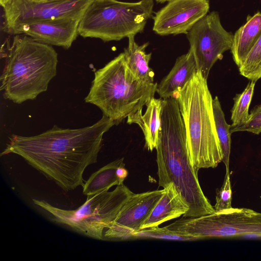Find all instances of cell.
<instances>
[{
	"instance_id": "6da1fadb",
	"label": "cell",
	"mask_w": 261,
	"mask_h": 261,
	"mask_svg": "<svg viewBox=\"0 0 261 261\" xmlns=\"http://www.w3.org/2000/svg\"><path fill=\"white\" fill-rule=\"evenodd\" d=\"M115 123L103 115L94 124L77 129H51L33 136L12 135L1 156L13 153L65 191L84 185L86 168L96 163L103 135Z\"/></svg>"
},
{
	"instance_id": "7a4b0ae2",
	"label": "cell",
	"mask_w": 261,
	"mask_h": 261,
	"mask_svg": "<svg viewBox=\"0 0 261 261\" xmlns=\"http://www.w3.org/2000/svg\"><path fill=\"white\" fill-rule=\"evenodd\" d=\"M161 126L156 149L159 186L172 184L189 211L185 217H197L215 212L204 194L188 153L186 130L178 102L174 97L163 99Z\"/></svg>"
},
{
	"instance_id": "3957f363",
	"label": "cell",
	"mask_w": 261,
	"mask_h": 261,
	"mask_svg": "<svg viewBox=\"0 0 261 261\" xmlns=\"http://www.w3.org/2000/svg\"><path fill=\"white\" fill-rule=\"evenodd\" d=\"M1 76L4 97L20 104L47 90L57 74L58 54L50 45L16 35L6 55Z\"/></svg>"
},
{
	"instance_id": "277c9868",
	"label": "cell",
	"mask_w": 261,
	"mask_h": 261,
	"mask_svg": "<svg viewBox=\"0 0 261 261\" xmlns=\"http://www.w3.org/2000/svg\"><path fill=\"white\" fill-rule=\"evenodd\" d=\"M184 123L187 147L191 164L196 172L215 168L222 161L207 80L197 70L181 89L173 94Z\"/></svg>"
},
{
	"instance_id": "5b68a950",
	"label": "cell",
	"mask_w": 261,
	"mask_h": 261,
	"mask_svg": "<svg viewBox=\"0 0 261 261\" xmlns=\"http://www.w3.org/2000/svg\"><path fill=\"white\" fill-rule=\"evenodd\" d=\"M157 83L146 84L129 69L123 53L94 73L85 102L95 105L118 125L154 97Z\"/></svg>"
},
{
	"instance_id": "8992f818",
	"label": "cell",
	"mask_w": 261,
	"mask_h": 261,
	"mask_svg": "<svg viewBox=\"0 0 261 261\" xmlns=\"http://www.w3.org/2000/svg\"><path fill=\"white\" fill-rule=\"evenodd\" d=\"M153 0L125 2L93 0L79 25V34L103 41H119L143 32L152 16Z\"/></svg>"
},
{
	"instance_id": "52a82bcc",
	"label": "cell",
	"mask_w": 261,
	"mask_h": 261,
	"mask_svg": "<svg viewBox=\"0 0 261 261\" xmlns=\"http://www.w3.org/2000/svg\"><path fill=\"white\" fill-rule=\"evenodd\" d=\"M133 194L124 184L118 185L112 191L88 196L81 206L72 210L55 207L43 200L33 199V201L49 214L54 222L80 234L101 240L104 238V229L111 225Z\"/></svg>"
},
{
	"instance_id": "ba28073f",
	"label": "cell",
	"mask_w": 261,
	"mask_h": 261,
	"mask_svg": "<svg viewBox=\"0 0 261 261\" xmlns=\"http://www.w3.org/2000/svg\"><path fill=\"white\" fill-rule=\"evenodd\" d=\"M167 228L203 240L244 236L261 237V213L233 208L197 217H183Z\"/></svg>"
},
{
	"instance_id": "9c48e42d",
	"label": "cell",
	"mask_w": 261,
	"mask_h": 261,
	"mask_svg": "<svg viewBox=\"0 0 261 261\" xmlns=\"http://www.w3.org/2000/svg\"><path fill=\"white\" fill-rule=\"evenodd\" d=\"M197 70L207 79L214 64L230 50L233 35L222 26L219 14L212 11L200 19L186 34Z\"/></svg>"
},
{
	"instance_id": "30bf717a",
	"label": "cell",
	"mask_w": 261,
	"mask_h": 261,
	"mask_svg": "<svg viewBox=\"0 0 261 261\" xmlns=\"http://www.w3.org/2000/svg\"><path fill=\"white\" fill-rule=\"evenodd\" d=\"M93 0H10L3 8L10 32L22 24L64 17L82 18Z\"/></svg>"
},
{
	"instance_id": "8fae6325",
	"label": "cell",
	"mask_w": 261,
	"mask_h": 261,
	"mask_svg": "<svg viewBox=\"0 0 261 261\" xmlns=\"http://www.w3.org/2000/svg\"><path fill=\"white\" fill-rule=\"evenodd\" d=\"M209 9L208 0H170L153 16V31L161 36L187 34Z\"/></svg>"
},
{
	"instance_id": "7c38bea8",
	"label": "cell",
	"mask_w": 261,
	"mask_h": 261,
	"mask_svg": "<svg viewBox=\"0 0 261 261\" xmlns=\"http://www.w3.org/2000/svg\"><path fill=\"white\" fill-rule=\"evenodd\" d=\"M164 189L133 194L103 233L107 239L132 240L161 197Z\"/></svg>"
},
{
	"instance_id": "4fadbf2b",
	"label": "cell",
	"mask_w": 261,
	"mask_h": 261,
	"mask_svg": "<svg viewBox=\"0 0 261 261\" xmlns=\"http://www.w3.org/2000/svg\"><path fill=\"white\" fill-rule=\"evenodd\" d=\"M81 18L64 17L24 23L11 33L26 35L41 42L68 49L79 34Z\"/></svg>"
},
{
	"instance_id": "5bb4252c",
	"label": "cell",
	"mask_w": 261,
	"mask_h": 261,
	"mask_svg": "<svg viewBox=\"0 0 261 261\" xmlns=\"http://www.w3.org/2000/svg\"><path fill=\"white\" fill-rule=\"evenodd\" d=\"M163 189L161 197L142 224L141 229L159 226L184 215L189 211V206L172 184Z\"/></svg>"
},
{
	"instance_id": "9a60e30c",
	"label": "cell",
	"mask_w": 261,
	"mask_h": 261,
	"mask_svg": "<svg viewBox=\"0 0 261 261\" xmlns=\"http://www.w3.org/2000/svg\"><path fill=\"white\" fill-rule=\"evenodd\" d=\"M163 100L153 97L146 104L144 114L141 109L127 117V124L136 123L140 126L144 136L145 148L150 151L156 148L159 142Z\"/></svg>"
},
{
	"instance_id": "2e32d148",
	"label": "cell",
	"mask_w": 261,
	"mask_h": 261,
	"mask_svg": "<svg viewBox=\"0 0 261 261\" xmlns=\"http://www.w3.org/2000/svg\"><path fill=\"white\" fill-rule=\"evenodd\" d=\"M196 71L195 58L189 49L188 53L177 58L169 73L158 84L156 92L162 99L173 97L174 93L182 88Z\"/></svg>"
},
{
	"instance_id": "e0dca14e",
	"label": "cell",
	"mask_w": 261,
	"mask_h": 261,
	"mask_svg": "<svg viewBox=\"0 0 261 261\" xmlns=\"http://www.w3.org/2000/svg\"><path fill=\"white\" fill-rule=\"evenodd\" d=\"M261 36V12L248 16L246 23L233 35L231 53L239 67Z\"/></svg>"
},
{
	"instance_id": "ac0fdd59",
	"label": "cell",
	"mask_w": 261,
	"mask_h": 261,
	"mask_svg": "<svg viewBox=\"0 0 261 261\" xmlns=\"http://www.w3.org/2000/svg\"><path fill=\"white\" fill-rule=\"evenodd\" d=\"M128 39V45L124 49L123 54L129 69L143 83H153L154 73L149 66L151 53L147 54L145 51L148 42L140 45L136 42L135 36H130Z\"/></svg>"
},
{
	"instance_id": "d6986e66",
	"label": "cell",
	"mask_w": 261,
	"mask_h": 261,
	"mask_svg": "<svg viewBox=\"0 0 261 261\" xmlns=\"http://www.w3.org/2000/svg\"><path fill=\"white\" fill-rule=\"evenodd\" d=\"M123 161V158L116 160L93 173L84 183L83 194L91 196L120 185L116 171L119 167L125 166Z\"/></svg>"
},
{
	"instance_id": "ffe728a7",
	"label": "cell",
	"mask_w": 261,
	"mask_h": 261,
	"mask_svg": "<svg viewBox=\"0 0 261 261\" xmlns=\"http://www.w3.org/2000/svg\"><path fill=\"white\" fill-rule=\"evenodd\" d=\"M213 108L217 133L223 153L222 162L226 170H229V155L231 147L230 125L226 122L224 114L217 96L213 99Z\"/></svg>"
},
{
	"instance_id": "44dd1931",
	"label": "cell",
	"mask_w": 261,
	"mask_h": 261,
	"mask_svg": "<svg viewBox=\"0 0 261 261\" xmlns=\"http://www.w3.org/2000/svg\"><path fill=\"white\" fill-rule=\"evenodd\" d=\"M256 82L250 81L242 93L234 97V105L231 110L232 124H239L249 119V108L251 103Z\"/></svg>"
},
{
	"instance_id": "7402d4cb",
	"label": "cell",
	"mask_w": 261,
	"mask_h": 261,
	"mask_svg": "<svg viewBox=\"0 0 261 261\" xmlns=\"http://www.w3.org/2000/svg\"><path fill=\"white\" fill-rule=\"evenodd\" d=\"M155 239L171 241H193L199 240L197 238L171 230L166 226H159L142 229L137 231L132 240Z\"/></svg>"
},
{
	"instance_id": "603a6c76",
	"label": "cell",
	"mask_w": 261,
	"mask_h": 261,
	"mask_svg": "<svg viewBox=\"0 0 261 261\" xmlns=\"http://www.w3.org/2000/svg\"><path fill=\"white\" fill-rule=\"evenodd\" d=\"M240 74L250 81L261 78V36L239 67Z\"/></svg>"
},
{
	"instance_id": "cb8c5ba5",
	"label": "cell",
	"mask_w": 261,
	"mask_h": 261,
	"mask_svg": "<svg viewBox=\"0 0 261 261\" xmlns=\"http://www.w3.org/2000/svg\"><path fill=\"white\" fill-rule=\"evenodd\" d=\"M223 184L216 192V203L214 206L215 212H219L232 208V190L230 181L229 170H226Z\"/></svg>"
},
{
	"instance_id": "d4e9b609",
	"label": "cell",
	"mask_w": 261,
	"mask_h": 261,
	"mask_svg": "<svg viewBox=\"0 0 261 261\" xmlns=\"http://www.w3.org/2000/svg\"><path fill=\"white\" fill-rule=\"evenodd\" d=\"M247 131L258 135L261 133V104L255 106L251 111L248 120L239 124H231L229 128L231 134L237 132Z\"/></svg>"
},
{
	"instance_id": "484cf974",
	"label": "cell",
	"mask_w": 261,
	"mask_h": 261,
	"mask_svg": "<svg viewBox=\"0 0 261 261\" xmlns=\"http://www.w3.org/2000/svg\"><path fill=\"white\" fill-rule=\"evenodd\" d=\"M120 185L123 184V181L128 175V172L125 168V166L119 167L116 171Z\"/></svg>"
},
{
	"instance_id": "4316f807",
	"label": "cell",
	"mask_w": 261,
	"mask_h": 261,
	"mask_svg": "<svg viewBox=\"0 0 261 261\" xmlns=\"http://www.w3.org/2000/svg\"><path fill=\"white\" fill-rule=\"evenodd\" d=\"M10 1V0H0V4L4 8Z\"/></svg>"
},
{
	"instance_id": "83f0119b",
	"label": "cell",
	"mask_w": 261,
	"mask_h": 261,
	"mask_svg": "<svg viewBox=\"0 0 261 261\" xmlns=\"http://www.w3.org/2000/svg\"><path fill=\"white\" fill-rule=\"evenodd\" d=\"M164 0H155V1H156L158 3H164Z\"/></svg>"
},
{
	"instance_id": "f1b7e54d",
	"label": "cell",
	"mask_w": 261,
	"mask_h": 261,
	"mask_svg": "<svg viewBox=\"0 0 261 261\" xmlns=\"http://www.w3.org/2000/svg\"><path fill=\"white\" fill-rule=\"evenodd\" d=\"M170 1V0H164V3H165V2H168V1Z\"/></svg>"
},
{
	"instance_id": "f546056e",
	"label": "cell",
	"mask_w": 261,
	"mask_h": 261,
	"mask_svg": "<svg viewBox=\"0 0 261 261\" xmlns=\"http://www.w3.org/2000/svg\"><path fill=\"white\" fill-rule=\"evenodd\" d=\"M260 198H261V196H260Z\"/></svg>"
}]
</instances>
